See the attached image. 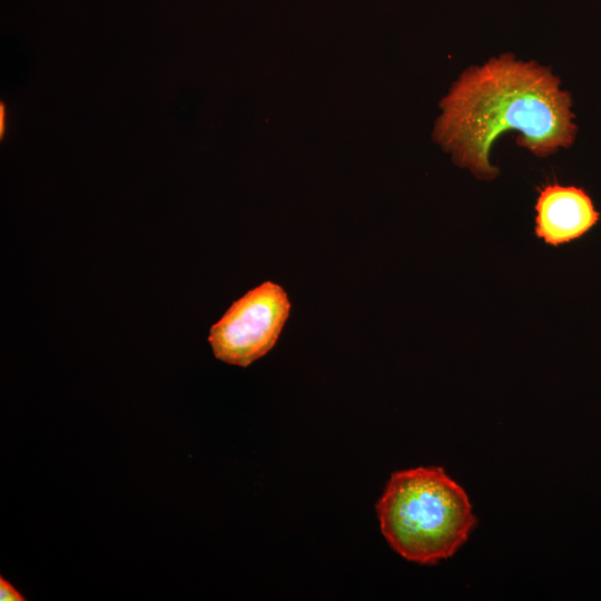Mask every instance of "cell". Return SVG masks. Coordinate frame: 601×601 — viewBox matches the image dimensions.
<instances>
[{
    "instance_id": "1",
    "label": "cell",
    "mask_w": 601,
    "mask_h": 601,
    "mask_svg": "<svg viewBox=\"0 0 601 601\" xmlns=\"http://www.w3.org/2000/svg\"><path fill=\"white\" fill-rule=\"evenodd\" d=\"M441 106L439 141L457 166L484 180L500 173L490 164V150L502 132L518 130L519 146L546 157L570 147L578 129L560 79L550 68L510 53L463 71Z\"/></svg>"
},
{
    "instance_id": "2",
    "label": "cell",
    "mask_w": 601,
    "mask_h": 601,
    "mask_svg": "<svg viewBox=\"0 0 601 601\" xmlns=\"http://www.w3.org/2000/svg\"><path fill=\"white\" fill-rule=\"evenodd\" d=\"M376 511L390 546L420 564L454 555L476 525L464 489L436 466L393 473Z\"/></svg>"
},
{
    "instance_id": "3",
    "label": "cell",
    "mask_w": 601,
    "mask_h": 601,
    "mask_svg": "<svg viewBox=\"0 0 601 601\" xmlns=\"http://www.w3.org/2000/svg\"><path fill=\"white\" fill-rule=\"evenodd\" d=\"M289 312L290 302L280 285L267 280L252 288L210 327L214 356L247 367L275 346Z\"/></svg>"
},
{
    "instance_id": "4",
    "label": "cell",
    "mask_w": 601,
    "mask_h": 601,
    "mask_svg": "<svg viewBox=\"0 0 601 601\" xmlns=\"http://www.w3.org/2000/svg\"><path fill=\"white\" fill-rule=\"evenodd\" d=\"M534 234L558 247L579 239L599 221L592 199L575 186L546 184L539 188Z\"/></svg>"
},
{
    "instance_id": "5",
    "label": "cell",
    "mask_w": 601,
    "mask_h": 601,
    "mask_svg": "<svg viewBox=\"0 0 601 601\" xmlns=\"http://www.w3.org/2000/svg\"><path fill=\"white\" fill-rule=\"evenodd\" d=\"M1 601H24L26 598L3 577H0Z\"/></svg>"
}]
</instances>
